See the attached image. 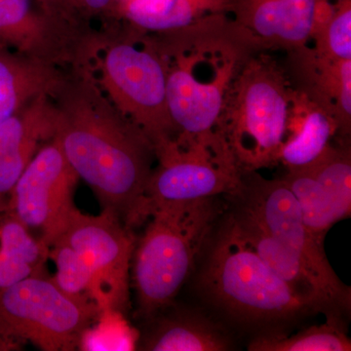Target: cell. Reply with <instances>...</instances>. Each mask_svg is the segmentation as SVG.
Segmentation results:
<instances>
[{
    "mask_svg": "<svg viewBox=\"0 0 351 351\" xmlns=\"http://www.w3.org/2000/svg\"><path fill=\"white\" fill-rule=\"evenodd\" d=\"M136 350L145 351H226L230 334L206 315L193 309L166 307L149 319Z\"/></svg>",
    "mask_w": 351,
    "mask_h": 351,
    "instance_id": "obj_16",
    "label": "cell"
},
{
    "mask_svg": "<svg viewBox=\"0 0 351 351\" xmlns=\"http://www.w3.org/2000/svg\"><path fill=\"white\" fill-rule=\"evenodd\" d=\"M137 341L132 336L123 313L115 309H103L93 324L83 332L78 350H136Z\"/></svg>",
    "mask_w": 351,
    "mask_h": 351,
    "instance_id": "obj_25",
    "label": "cell"
},
{
    "mask_svg": "<svg viewBox=\"0 0 351 351\" xmlns=\"http://www.w3.org/2000/svg\"><path fill=\"white\" fill-rule=\"evenodd\" d=\"M225 199L226 212L232 218L237 232L263 262L269 265V269L285 281L295 294L315 304L321 313L326 316L336 315L325 301L315 279L300 258L265 232L241 207L228 199L226 196Z\"/></svg>",
    "mask_w": 351,
    "mask_h": 351,
    "instance_id": "obj_18",
    "label": "cell"
},
{
    "mask_svg": "<svg viewBox=\"0 0 351 351\" xmlns=\"http://www.w3.org/2000/svg\"><path fill=\"white\" fill-rule=\"evenodd\" d=\"M149 36L165 66L176 138L230 152L217 133V121L226 94L245 64L265 50L262 44L226 13Z\"/></svg>",
    "mask_w": 351,
    "mask_h": 351,
    "instance_id": "obj_2",
    "label": "cell"
},
{
    "mask_svg": "<svg viewBox=\"0 0 351 351\" xmlns=\"http://www.w3.org/2000/svg\"><path fill=\"white\" fill-rule=\"evenodd\" d=\"M317 0H228V14L265 50L311 43Z\"/></svg>",
    "mask_w": 351,
    "mask_h": 351,
    "instance_id": "obj_14",
    "label": "cell"
},
{
    "mask_svg": "<svg viewBox=\"0 0 351 351\" xmlns=\"http://www.w3.org/2000/svg\"><path fill=\"white\" fill-rule=\"evenodd\" d=\"M43 274L36 258L17 232L0 228V290L23 279Z\"/></svg>",
    "mask_w": 351,
    "mask_h": 351,
    "instance_id": "obj_27",
    "label": "cell"
},
{
    "mask_svg": "<svg viewBox=\"0 0 351 351\" xmlns=\"http://www.w3.org/2000/svg\"><path fill=\"white\" fill-rule=\"evenodd\" d=\"M87 295L66 294L43 274L0 290V351L31 343L44 351L78 348L100 313Z\"/></svg>",
    "mask_w": 351,
    "mask_h": 351,
    "instance_id": "obj_6",
    "label": "cell"
},
{
    "mask_svg": "<svg viewBox=\"0 0 351 351\" xmlns=\"http://www.w3.org/2000/svg\"><path fill=\"white\" fill-rule=\"evenodd\" d=\"M226 197L300 258L315 279L332 313L341 317V314L350 313V287L341 282L332 269L324 245L309 232L299 203L282 178L267 180L258 172H242L241 189Z\"/></svg>",
    "mask_w": 351,
    "mask_h": 351,
    "instance_id": "obj_8",
    "label": "cell"
},
{
    "mask_svg": "<svg viewBox=\"0 0 351 351\" xmlns=\"http://www.w3.org/2000/svg\"><path fill=\"white\" fill-rule=\"evenodd\" d=\"M338 131V123L329 112L293 88L279 163L287 171L308 167L326 151Z\"/></svg>",
    "mask_w": 351,
    "mask_h": 351,
    "instance_id": "obj_17",
    "label": "cell"
},
{
    "mask_svg": "<svg viewBox=\"0 0 351 351\" xmlns=\"http://www.w3.org/2000/svg\"><path fill=\"white\" fill-rule=\"evenodd\" d=\"M223 196L156 208L132 256L137 314L147 320L174 304L226 207Z\"/></svg>",
    "mask_w": 351,
    "mask_h": 351,
    "instance_id": "obj_4",
    "label": "cell"
},
{
    "mask_svg": "<svg viewBox=\"0 0 351 351\" xmlns=\"http://www.w3.org/2000/svg\"><path fill=\"white\" fill-rule=\"evenodd\" d=\"M53 138L101 210L127 228L142 223L145 188L156 160L149 138L124 117L103 91L90 64L71 68L51 97Z\"/></svg>",
    "mask_w": 351,
    "mask_h": 351,
    "instance_id": "obj_1",
    "label": "cell"
},
{
    "mask_svg": "<svg viewBox=\"0 0 351 351\" xmlns=\"http://www.w3.org/2000/svg\"><path fill=\"white\" fill-rule=\"evenodd\" d=\"M282 179L299 203L309 232L324 245L328 232L339 221L331 196L308 169L287 171Z\"/></svg>",
    "mask_w": 351,
    "mask_h": 351,
    "instance_id": "obj_22",
    "label": "cell"
},
{
    "mask_svg": "<svg viewBox=\"0 0 351 351\" xmlns=\"http://www.w3.org/2000/svg\"><path fill=\"white\" fill-rule=\"evenodd\" d=\"M292 92L285 68L267 50L254 54L235 78L216 130L241 172L279 164Z\"/></svg>",
    "mask_w": 351,
    "mask_h": 351,
    "instance_id": "obj_5",
    "label": "cell"
},
{
    "mask_svg": "<svg viewBox=\"0 0 351 351\" xmlns=\"http://www.w3.org/2000/svg\"><path fill=\"white\" fill-rule=\"evenodd\" d=\"M128 1V0H117V2H119V5L120 3H123V2Z\"/></svg>",
    "mask_w": 351,
    "mask_h": 351,
    "instance_id": "obj_30",
    "label": "cell"
},
{
    "mask_svg": "<svg viewBox=\"0 0 351 351\" xmlns=\"http://www.w3.org/2000/svg\"><path fill=\"white\" fill-rule=\"evenodd\" d=\"M250 351H350L351 341L339 316H326L324 324L313 325L292 336L283 332L258 334Z\"/></svg>",
    "mask_w": 351,
    "mask_h": 351,
    "instance_id": "obj_21",
    "label": "cell"
},
{
    "mask_svg": "<svg viewBox=\"0 0 351 351\" xmlns=\"http://www.w3.org/2000/svg\"><path fill=\"white\" fill-rule=\"evenodd\" d=\"M313 47L337 60H351V0H331L324 23L311 36Z\"/></svg>",
    "mask_w": 351,
    "mask_h": 351,
    "instance_id": "obj_24",
    "label": "cell"
},
{
    "mask_svg": "<svg viewBox=\"0 0 351 351\" xmlns=\"http://www.w3.org/2000/svg\"><path fill=\"white\" fill-rule=\"evenodd\" d=\"M78 177L54 138L32 157L9 201L8 211L49 247L66 230L76 209L73 195Z\"/></svg>",
    "mask_w": 351,
    "mask_h": 351,
    "instance_id": "obj_11",
    "label": "cell"
},
{
    "mask_svg": "<svg viewBox=\"0 0 351 351\" xmlns=\"http://www.w3.org/2000/svg\"><path fill=\"white\" fill-rule=\"evenodd\" d=\"M78 4L85 17L119 14L117 0H78Z\"/></svg>",
    "mask_w": 351,
    "mask_h": 351,
    "instance_id": "obj_29",
    "label": "cell"
},
{
    "mask_svg": "<svg viewBox=\"0 0 351 351\" xmlns=\"http://www.w3.org/2000/svg\"><path fill=\"white\" fill-rule=\"evenodd\" d=\"M56 241L75 249L87 263L93 274L90 299L100 311L125 314L130 306L131 261L137 241L132 230L108 210L95 216L76 208Z\"/></svg>",
    "mask_w": 351,
    "mask_h": 351,
    "instance_id": "obj_10",
    "label": "cell"
},
{
    "mask_svg": "<svg viewBox=\"0 0 351 351\" xmlns=\"http://www.w3.org/2000/svg\"><path fill=\"white\" fill-rule=\"evenodd\" d=\"M311 174L331 196L339 221L351 215L350 138L336 137L308 167Z\"/></svg>",
    "mask_w": 351,
    "mask_h": 351,
    "instance_id": "obj_23",
    "label": "cell"
},
{
    "mask_svg": "<svg viewBox=\"0 0 351 351\" xmlns=\"http://www.w3.org/2000/svg\"><path fill=\"white\" fill-rule=\"evenodd\" d=\"M34 1L0 0V44L59 68L80 63L89 43L85 29L34 10Z\"/></svg>",
    "mask_w": 351,
    "mask_h": 351,
    "instance_id": "obj_12",
    "label": "cell"
},
{
    "mask_svg": "<svg viewBox=\"0 0 351 351\" xmlns=\"http://www.w3.org/2000/svg\"><path fill=\"white\" fill-rule=\"evenodd\" d=\"M48 258L56 267V274L52 279L58 287L66 294L90 298L93 288V274L75 249L64 242H54L50 246Z\"/></svg>",
    "mask_w": 351,
    "mask_h": 351,
    "instance_id": "obj_26",
    "label": "cell"
},
{
    "mask_svg": "<svg viewBox=\"0 0 351 351\" xmlns=\"http://www.w3.org/2000/svg\"><path fill=\"white\" fill-rule=\"evenodd\" d=\"M36 5L48 17L64 24L84 27L85 16L78 0H34Z\"/></svg>",
    "mask_w": 351,
    "mask_h": 351,
    "instance_id": "obj_28",
    "label": "cell"
},
{
    "mask_svg": "<svg viewBox=\"0 0 351 351\" xmlns=\"http://www.w3.org/2000/svg\"><path fill=\"white\" fill-rule=\"evenodd\" d=\"M157 166L145 188L141 221L170 203L233 195L242 172L232 154L195 142L175 138L156 151Z\"/></svg>",
    "mask_w": 351,
    "mask_h": 351,
    "instance_id": "obj_9",
    "label": "cell"
},
{
    "mask_svg": "<svg viewBox=\"0 0 351 351\" xmlns=\"http://www.w3.org/2000/svg\"><path fill=\"white\" fill-rule=\"evenodd\" d=\"M119 13L134 29L161 34L228 14V0H128L119 4Z\"/></svg>",
    "mask_w": 351,
    "mask_h": 351,
    "instance_id": "obj_20",
    "label": "cell"
},
{
    "mask_svg": "<svg viewBox=\"0 0 351 351\" xmlns=\"http://www.w3.org/2000/svg\"><path fill=\"white\" fill-rule=\"evenodd\" d=\"M64 76L59 66L0 44V124L39 97H52Z\"/></svg>",
    "mask_w": 351,
    "mask_h": 351,
    "instance_id": "obj_19",
    "label": "cell"
},
{
    "mask_svg": "<svg viewBox=\"0 0 351 351\" xmlns=\"http://www.w3.org/2000/svg\"><path fill=\"white\" fill-rule=\"evenodd\" d=\"M285 53L283 66L292 87L336 119L337 137L350 138L351 60L332 59L309 44Z\"/></svg>",
    "mask_w": 351,
    "mask_h": 351,
    "instance_id": "obj_13",
    "label": "cell"
},
{
    "mask_svg": "<svg viewBox=\"0 0 351 351\" xmlns=\"http://www.w3.org/2000/svg\"><path fill=\"white\" fill-rule=\"evenodd\" d=\"M131 38L108 43L99 60L100 86L124 117L149 138L154 149L177 137L166 94V71L151 39L132 27Z\"/></svg>",
    "mask_w": 351,
    "mask_h": 351,
    "instance_id": "obj_7",
    "label": "cell"
},
{
    "mask_svg": "<svg viewBox=\"0 0 351 351\" xmlns=\"http://www.w3.org/2000/svg\"><path fill=\"white\" fill-rule=\"evenodd\" d=\"M50 97H39L0 124V215L8 211L11 193L27 164L54 135Z\"/></svg>",
    "mask_w": 351,
    "mask_h": 351,
    "instance_id": "obj_15",
    "label": "cell"
},
{
    "mask_svg": "<svg viewBox=\"0 0 351 351\" xmlns=\"http://www.w3.org/2000/svg\"><path fill=\"white\" fill-rule=\"evenodd\" d=\"M198 291L219 313L260 334L282 332L304 316L321 313L295 294L237 232L226 212L219 217L202 254Z\"/></svg>",
    "mask_w": 351,
    "mask_h": 351,
    "instance_id": "obj_3",
    "label": "cell"
}]
</instances>
